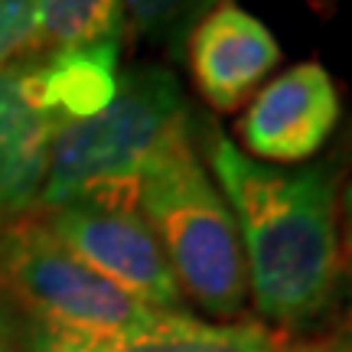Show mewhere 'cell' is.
<instances>
[{
    "instance_id": "cell-1",
    "label": "cell",
    "mask_w": 352,
    "mask_h": 352,
    "mask_svg": "<svg viewBox=\"0 0 352 352\" xmlns=\"http://www.w3.org/2000/svg\"><path fill=\"white\" fill-rule=\"evenodd\" d=\"M196 138L235 215L254 310L277 327L316 320L340 280V164H258L202 118Z\"/></svg>"
},
{
    "instance_id": "cell-2",
    "label": "cell",
    "mask_w": 352,
    "mask_h": 352,
    "mask_svg": "<svg viewBox=\"0 0 352 352\" xmlns=\"http://www.w3.org/2000/svg\"><path fill=\"white\" fill-rule=\"evenodd\" d=\"M192 121L196 114L170 69L131 65L98 114L56 131L39 209H138L147 166Z\"/></svg>"
},
{
    "instance_id": "cell-3",
    "label": "cell",
    "mask_w": 352,
    "mask_h": 352,
    "mask_svg": "<svg viewBox=\"0 0 352 352\" xmlns=\"http://www.w3.org/2000/svg\"><path fill=\"white\" fill-rule=\"evenodd\" d=\"M196 121L147 166L138 212L153 228L183 297L232 320L248 303V264L235 215L196 153Z\"/></svg>"
},
{
    "instance_id": "cell-4",
    "label": "cell",
    "mask_w": 352,
    "mask_h": 352,
    "mask_svg": "<svg viewBox=\"0 0 352 352\" xmlns=\"http://www.w3.org/2000/svg\"><path fill=\"white\" fill-rule=\"evenodd\" d=\"M0 287L36 327L69 333H121L164 314L95 274L30 215L0 226Z\"/></svg>"
},
{
    "instance_id": "cell-5",
    "label": "cell",
    "mask_w": 352,
    "mask_h": 352,
    "mask_svg": "<svg viewBox=\"0 0 352 352\" xmlns=\"http://www.w3.org/2000/svg\"><path fill=\"white\" fill-rule=\"evenodd\" d=\"M39 222L63 241L82 264L111 280L127 297L153 310L183 314V290L176 284L160 241L138 209L59 206L43 209Z\"/></svg>"
},
{
    "instance_id": "cell-6",
    "label": "cell",
    "mask_w": 352,
    "mask_h": 352,
    "mask_svg": "<svg viewBox=\"0 0 352 352\" xmlns=\"http://www.w3.org/2000/svg\"><path fill=\"white\" fill-rule=\"evenodd\" d=\"M340 95L320 63H300L261 88L239 118V138L258 164H303L327 147Z\"/></svg>"
},
{
    "instance_id": "cell-7",
    "label": "cell",
    "mask_w": 352,
    "mask_h": 352,
    "mask_svg": "<svg viewBox=\"0 0 352 352\" xmlns=\"http://www.w3.org/2000/svg\"><path fill=\"white\" fill-rule=\"evenodd\" d=\"M183 56L202 101L215 111H235L274 72L280 46L258 16L226 0L189 33Z\"/></svg>"
},
{
    "instance_id": "cell-8",
    "label": "cell",
    "mask_w": 352,
    "mask_h": 352,
    "mask_svg": "<svg viewBox=\"0 0 352 352\" xmlns=\"http://www.w3.org/2000/svg\"><path fill=\"white\" fill-rule=\"evenodd\" d=\"M23 352H274V336L254 320L212 323L186 310H164L147 327L121 333H69L33 323Z\"/></svg>"
},
{
    "instance_id": "cell-9",
    "label": "cell",
    "mask_w": 352,
    "mask_h": 352,
    "mask_svg": "<svg viewBox=\"0 0 352 352\" xmlns=\"http://www.w3.org/2000/svg\"><path fill=\"white\" fill-rule=\"evenodd\" d=\"M56 131L36 98L33 59L0 69V226L39 206Z\"/></svg>"
},
{
    "instance_id": "cell-10",
    "label": "cell",
    "mask_w": 352,
    "mask_h": 352,
    "mask_svg": "<svg viewBox=\"0 0 352 352\" xmlns=\"http://www.w3.org/2000/svg\"><path fill=\"white\" fill-rule=\"evenodd\" d=\"M118 56H121V39L36 56L33 85L43 111L59 127L98 114L118 91L121 78Z\"/></svg>"
},
{
    "instance_id": "cell-11",
    "label": "cell",
    "mask_w": 352,
    "mask_h": 352,
    "mask_svg": "<svg viewBox=\"0 0 352 352\" xmlns=\"http://www.w3.org/2000/svg\"><path fill=\"white\" fill-rule=\"evenodd\" d=\"M121 30H124L121 0H36L39 56L121 39Z\"/></svg>"
},
{
    "instance_id": "cell-12",
    "label": "cell",
    "mask_w": 352,
    "mask_h": 352,
    "mask_svg": "<svg viewBox=\"0 0 352 352\" xmlns=\"http://www.w3.org/2000/svg\"><path fill=\"white\" fill-rule=\"evenodd\" d=\"M121 3L124 16H131L138 33L166 46L173 56H183L189 33L199 26L206 13H212L226 0H121Z\"/></svg>"
},
{
    "instance_id": "cell-13",
    "label": "cell",
    "mask_w": 352,
    "mask_h": 352,
    "mask_svg": "<svg viewBox=\"0 0 352 352\" xmlns=\"http://www.w3.org/2000/svg\"><path fill=\"white\" fill-rule=\"evenodd\" d=\"M36 56V0H0V69Z\"/></svg>"
},
{
    "instance_id": "cell-14",
    "label": "cell",
    "mask_w": 352,
    "mask_h": 352,
    "mask_svg": "<svg viewBox=\"0 0 352 352\" xmlns=\"http://www.w3.org/2000/svg\"><path fill=\"white\" fill-rule=\"evenodd\" d=\"M340 215H342V241H346V252L352 258V179L342 189V202H340Z\"/></svg>"
},
{
    "instance_id": "cell-15",
    "label": "cell",
    "mask_w": 352,
    "mask_h": 352,
    "mask_svg": "<svg viewBox=\"0 0 352 352\" xmlns=\"http://www.w3.org/2000/svg\"><path fill=\"white\" fill-rule=\"evenodd\" d=\"M0 352H23V342L16 340V333H13L3 310H0Z\"/></svg>"
},
{
    "instance_id": "cell-16",
    "label": "cell",
    "mask_w": 352,
    "mask_h": 352,
    "mask_svg": "<svg viewBox=\"0 0 352 352\" xmlns=\"http://www.w3.org/2000/svg\"><path fill=\"white\" fill-rule=\"evenodd\" d=\"M294 352H352V336L349 340H333V342H316V346H303Z\"/></svg>"
}]
</instances>
